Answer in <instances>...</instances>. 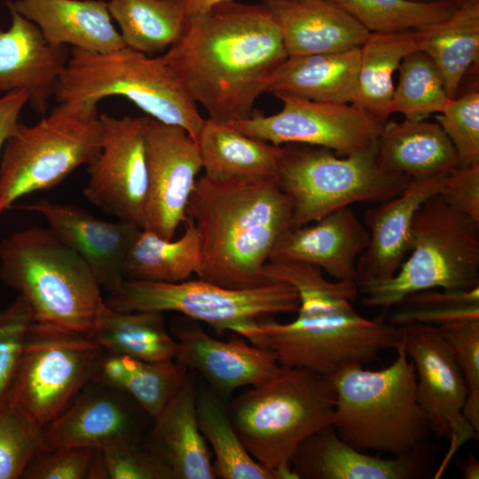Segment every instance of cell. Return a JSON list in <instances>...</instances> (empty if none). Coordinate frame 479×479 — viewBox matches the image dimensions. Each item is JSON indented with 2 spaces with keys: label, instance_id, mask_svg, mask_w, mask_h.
<instances>
[{
  "label": "cell",
  "instance_id": "obj_1",
  "mask_svg": "<svg viewBox=\"0 0 479 479\" xmlns=\"http://www.w3.org/2000/svg\"><path fill=\"white\" fill-rule=\"evenodd\" d=\"M161 57L209 119L232 122L255 114V101L287 53L263 4L229 1L187 18Z\"/></svg>",
  "mask_w": 479,
  "mask_h": 479
},
{
  "label": "cell",
  "instance_id": "obj_2",
  "mask_svg": "<svg viewBox=\"0 0 479 479\" xmlns=\"http://www.w3.org/2000/svg\"><path fill=\"white\" fill-rule=\"evenodd\" d=\"M263 275L268 281L288 282L299 295L294 320L263 319L244 336L271 351L280 366L302 367L330 378L396 348L397 326L364 318L353 307L356 282L330 281L320 268L288 260L268 261Z\"/></svg>",
  "mask_w": 479,
  "mask_h": 479
},
{
  "label": "cell",
  "instance_id": "obj_3",
  "mask_svg": "<svg viewBox=\"0 0 479 479\" xmlns=\"http://www.w3.org/2000/svg\"><path fill=\"white\" fill-rule=\"evenodd\" d=\"M200 235L199 279L232 289L267 281L264 266L291 228L292 208L276 178L197 179L186 209Z\"/></svg>",
  "mask_w": 479,
  "mask_h": 479
},
{
  "label": "cell",
  "instance_id": "obj_4",
  "mask_svg": "<svg viewBox=\"0 0 479 479\" xmlns=\"http://www.w3.org/2000/svg\"><path fill=\"white\" fill-rule=\"evenodd\" d=\"M0 279L27 300L42 325L89 337L107 308L89 264L50 227L1 240Z\"/></svg>",
  "mask_w": 479,
  "mask_h": 479
},
{
  "label": "cell",
  "instance_id": "obj_5",
  "mask_svg": "<svg viewBox=\"0 0 479 479\" xmlns=\"http://www.w3.org/2000/svg\"><path fill=\"white\" fill-rule=\"evenodd\" d=\"M386 368H345L330 377L335 392L332 426L338 436L361 452L401 456L423 447L430 425L416 393V376L404 341Z\"/></svg>",
  "mask_w": 479,
  "mask_h": 479
},
{
  "label": "cell",
  "instance_id": "obj_6",
  "mask_svg": "<svg viewBox=\"0 0 479 479\" xmlns=\"http://www.w3.org/2000/svg\"><path fill=\"white\" fill-rule=\"evenodd\" d=\"M335 392L329 377L302 367H282L227 405L249 454L276 479H296L292 459L310 436L332 425Z\"/></svg>",
  "mask_w": 479,
  "mask_h": 479
},
{
  "label": "cell",
  "instance_id": "obj_7",
  "mask_svg": "<svg viewBox=\"0 0 479 479\" xmlns=\"http://www.w3.org/2000/svg\"><path fill=\"white\" fill-rule=\"evenodd\" d=\"M113 96L184 129L195 141L205 122L161 56L152 58L128 47L104 53L71 48L55 95L58 103L98 106Z\"/></svg>",
  "mask_w": 479,
  "mask_h": 479
},
{
  "label": "cell",
  "instance_id": "obj_8",
  "mask_svg": "<svg viewBox=\"0 0 479 479\" xmlns=\"http://www.w3.org/2000/svg\"><path fill=\"white\" fill-rule=\"evenodd\" d=\"M479 286V224L449 206L439 193L414 215L411 248L397 273L360 292L371 308H390L406 295Z\"/></svg>",
  "mask_w": 479,
  "mask_h": 479
},
{
  "label": "cell",
  "instance_id": "obj_9",
  "mask_svg": "<svg viewBox=\"0 0 479 479\" xmlns=\"http://www.w3.org/2000/svg\"><path fill=\"white\" fill-rule=\"evenodd\" d=\"M411 180L381 166L377 145L357 154L338 156L321 146L286 144L276 174L279 187L291 202V228L355 203L376 204L393 198Z\"/></svg>",
  "mask_w": 479,
  "mask_h": 479
},
{
  "label": "cell",
  "instance_id": "obj_10",
  "mask_svg": "<svg viewBox=\"0 0 479 479\" xmlns=\"http://www.w3.org/2000/svg\"><path fill=\"white\" fill-rule=\"evenodd\" d=\"M98 106L59 103L34 125L20 122L0 162V214L21 197L47 191L98 153L102 124Z\"/></svg>",
  "mask_w": 479,
  "mask_h": 479
},
{
  "label": "cell",
  "instance_id": "obj_11",
  "mask_svg": "<svg viewBox=\"0 0 479 479\" xmlns=\"http://www.w3.org/2000/svg\"><path fill=\"white\" fill-rule=\"evenodd\" d=\"M105 302L119 312H178L207 323L220 334L230 331L244 337L262 319L295 313L299 295L286 281L232 289L200 279L177 283L124 279Z\"/></svg>",
  "mask_w": 479,
  "mask_h": 479
},
{
  "label": "cell",
  "instance_id": "obj_12",
  "mask_svg": "<svg viewBox=\"0 0 479 479\" xmlns=\"http://www.w3.org/2000/svg\"><path fill=\"white\" fill-rule=\"evenodd\" d=\"M105 351L86 335L35 322L7 403L44 427L93 379Z\"/></svg>",
  "mask_w": 479,
  "mask_h": 479
},
{
  "label": "cell",
  "instance_id": "obj_13",
  "mask_svg": "<svg viewBox=\"0 0 479 479\" xmlns=\"http://www.w3.org/2000/svg\"><path fill=\"white\" fill-rule=\"evenodd\" d=\"M282 103L271 115L259 112L245 120L229 122L254 138L275 145L303 144L328 148L338 156H349L374 147L383 124L352 104L310 100L274 93Z\"/></svg>",
  "mask_w": 479,
  "mask_h": 479
},
{
  "label": "cell",
  "instance_id": "obj_14",
  "mask_svg": "<svg viewBox=\"0 0 479 479\" xmlns=\"http://www.w3.org/2000/svg\"><path fill=\"white\" fill-rule=\"evenodd\" d=\"M397 327L414 366L417 397L431 433L450 439L443 468L462 444L478 438V432L462 412L467 389L453 350L439 326L409 324Z\"/></svg>",
  "mask_w": 479,
  "mask_h": 479
},
{
  "label": "cell",
  "instance_id": "obj_15",
  "mask_svg": "<svg viewBox=\"0 0 479 479\" xmlns=\"http://www.w3.org/2000/svg\"><path fill=\"white\" fill-rule=\"evenodd\" d=\"M99 117L101 147L87 165L83 196L106 214L143 230L147 189L143 117Z\"/></svg>",
  "mask_w": 479,
  "mask_h": 479
},
{
  "label": "cell",
  "instance_id": "obj_16",
  "mask_svg": "<svg viewBox=\"0 0 479 479\" xmlns=\"http://www.w3.org/2000/svg\"><path fill=\"white\" fill-rule=\"evenodd\" d=\"M147 189L143 230L174 239L202 169L197 143L182 128L143 116Z\"/></svg>",
  "mask_w": 479,
  "mask_h": 479
},
{
  "label": "cell",
  "instance_id": "obj_17",
  "mask_svg": "<svg viewBox=\"0 0 479 479\" xmlns=\"http://www.w3.org/2000/svg\"><path fill=\"white\" fill-rule=\"evenodd\" d=\"M153 419L122 391L91 380L43 427L45 450L66 446L101 448L121 439L145 437Z\"/></svg>",
  "mask_w": 479,
  "mask_h": 479
},
{
  "label": "cell",
  "instance_id": "obj_18",
  "mask_svg": "<svg viewBox=\"0 0 479 479\" xmlns=\"http://www.w3.org/2000/svg\"><path fill=\"white\" fill-rule=\"evenodd\" d=\"M172 334L178 343L175 360L198 372L222 398L239 388L263 384L281 369L271 351L237 334L224 342L196 325L177 321Z\"/></svg>",
  "mask_w": 479,
  "mask_h": 479
},
{
  "label": "cell",
  "instance_id": "obj_19",
  "mask_svg": "<svg viewBox=\"0 0 479 479\" xmlns=\"http://www.w3.org/2000/svg\"><path fill=\"white\" fill-rule=\"evenodd\" d=\"M448 175L411 180L398 195L376 203L364 216L369 242L359 256L355 282L361 291L392 278L411 248L412 224L418 208L443 189Z\"/></svg>",
  "mask_w": 479,
  "mask_h": 479
},
{
  "label": "cell",
  "instance_id": "obj_20",
  "mask_svg": "<svg viewBox=\"0 0 479 479\" xmlns=\"http://www.w3.org/2000/svg\"><path fill=\"white\" fill-rule=\"evenodd\" d=\"M23 208L44 217L49 227L89 264L107 294L120 287L126 257L140 227L118 219L101 220L77 206L49 200Z\"/></svg>",
  "mask_w": 479,
  "mask_h": 479
},
{
  "label": "cell",
  "instance_id": "obj_21",
  "mask_svg": "<svg viewBox=\"0 0 479 479\" xmlns=\"http://www.w3.org/2000/svg\"><path fill=\"white\" fill-rule=\"evenodd\" d=\"M9 11L11 26L0 31V94L25 90L32 109L44 114L56 95L70 51L68 46L48 43L35 24Z\"/></svg>",
  "mask_w": 479,
  "mask_h": 479
},
{
  "label": "cell",
  "instance_id": "obj_22",
  "mask_svg": "<svg viewBox=\"0 0 479 479\" xmlns=\"http://www.w3.org/2000/svg\"><path fill=\"white\" fill-rule=\"evenodd\" d=\"M368 242L366 226L349 206L290 228L276 244L270 260L310 263L335 280L355 282L357 263Z\"/></svg>",
  "mask_w": 479,
  "mask_h": 479
},
{
  "label": "cell",
  "instance_id": "obj_23",
  "mask_svg": "<svg viewBox=\"0 0 479 479\" xmlns=\"http://www.w3.org/2000/svg\"><path fill=\"white\" fill-rule=\"evenodd\" d=\"M291 467L296 479H414L427 469L421 448L391 458L369 455L342 441L332 425L299 445Z\"/></svg>",
  "mask_w": 479,
  "mask_h": 479
},
{
  "label": "cell",
  "instance_id": "obj_24",
  "mask_svg": "<svg viewBox=\"0 0 479 479\" xmlns=\"http://www.w3.org/2000/svg\"><path fill=\"white\" fill-rule=\"evenodd\" d=\"M282 35L287 57L360 47L369 32L329 0H263Z\"/></svg>",
  "mask_w": 479,
  "mask_h": 479
},
{
  "label": "cell",
  "instance_id": "obj_25",
  "mask_svg": "<svg viewBox=\"0 0 479 479\" xmlns=\"http://www.w3.org/2000/svg\"><path fill=\"white\" fill-rule=\"evenodd\" d=\"M197 384L188 373L169 404L151 423L145 440L171 479H215L212 452L199 428Z\"/></svg>",
  "mask_w": 479,
  "mask_h": 479
},
{
  "label": "cell",
  "instance_id": "obj_26",
  "mask_svg": "<svg viewBox=\"0 0 479 479\" xmlns=\"http://www.w3.org/2000/svg\"><path fill=\"white\" fill-rule=\"evenodd\" d=\"M7 5L35 24L51 45L102 53L126 47L104 1L15 0Z\"/></svg>",
  "mask_w": 479,
  "mask_h": 479
},
{
  "label": "cell",
  "instance_id": "obj_27",
  "mask_svg": "<svg viewBox=\"0 0 479 479\" xmlns=\"http://www.w3.org/2000/svg\"><path fill=\"white\" fill-rule=\"evenodd\" d=\"M378 159L388 172L412 180L448 175L457 167L456 150L436 122H386L377 143Z\"/></svg>",
  "mask_w": 479,
  "mask_h": 479
},
{
  "label": "cell",
  "instance_id": "obj_28",
  "mask_svg": "<svg viewBox=\"0 0 479 479\" xmlns=\"http://www.w3.org/2000/svg\"><path fill=\"white\" fill-rule=\"evenodd\" d=\"M359 59L360 47L287 57L270 77L265 92L351 104L357 90Z\"/></svg>",
  "mask_w": 479,
  "mask_h": 479
},
{
  "label": "cell",
  "instance_id": "obj_29",
  "mask_svg": "<svg viewBox=\"0 0 479 479\" xmlns=\"http://www.w3.org/2000/svg\"><path fill=\"white\" fill-rule=\"evenodd\" d=\"M195 142L204 175L212 179L276 178L282 145L251 137L229 122L209 118Z\"/></svg>",
  "mask_w": 479,
  "mask_h": 479
},
{
  "label": "cell",
  "instance_id": "obj_30",
  "mask_svg": "<svg viewBox=\"0 0 479 479\" xmlns=\"http://www.w3.org/2000/svg\"><path fill=\"white\" fill-rule=\"evenodd\" d=\"M420 35L421 31L369 33L360 46L354 106L380 123L387 122L395 90L393 75L406 55L420 50Z\"/></svg>",
  "mask_w": 479,
  "mask_h": 479
},
{
  "label": "cell",
  "instance_id": "obj_31",
  "mask_svg": "<svg viewBox=\"0 0 479 479\" xmlns=\"http://www.w3.org/2000/svg\"><path fill=\"white\" fill-rule=\"evenodd\" d=\"M188 370L176 360L151 362L105 351L92 380L131 397L153 420L184 382Z\"/></svg>",
  "mask_w": 479,
  "mask_h": 479
},
{
  "label": "cell",
  "instance_id": "obj_32",
  "mask_svg": "<svg viewBox=\"0 0 479 479\" xmlns=\"http://www.w3.org/2000/svg\"><path fill=\"white\" fill-rule=\"evenodd\" d=\"M420 50L439 69L448 97H457L461 82L479 58V0H462L453 12L421 31Z\"/></svg>",
  "mask_w": 479,
  "mask_h": 479
},
{
  "label": "cell",
  "instance_id": "obj_33",
  "mask_svg": "<svg viewBox=\"0 0 479 479\" xmlns=\"http://www.w3.org/2000/svg\"><path fill=\"white\" fill-rule=\"evenodd\" d=\"M89 338L106 351L151 362L175 360L178 350L160 311L119 312L107 306Z\"/></svg>",
  "mask_w": 479,
  "mask_h": 479
},
{
  "label": "cell",
  "instance_id": "obj_34",
  "mask_svg": "<svg viewBox=\"0 0 479 479\" xmlns=\"http://www.w3.org/2000/svg\"><path fill=\"white\" fill-rule=\"evenodd\" d=\"M184 234L167 240L141 230L124 263L125 279L177 283L188 279L200 266L197 228L187 217Z\"/></svg>",
  "mask_w": 479,
  "mask_h": 479
},
{
  "label": "cell",
  "instance_id": "obj_35",
  "mask_svg": "<svg viewBox=\"0 0 479 479\" xmlns=\"http://www.w3.org/2000/svg\"><path fill=\"white\" fill-rule=\"evenodd\" d=\"M107 7L126 47L146 55L172 46L187 19L181 0H109Z\"/></svg>",
  "mask_w": 479,
  "mask_h": 479
},
{
  "label": "cell",
  "instance_id": "obj_36",
  "mask_svg": "<svg viewBox=\"0 0 479 479\" xmlns=\"http://www.w3.org/2000/svg\"><path fill=\"white\" fill-rule=\"evenodd\" d=\"M196 411L199 428L214 454L216 478L276 479L247 451L231 420L227 405L211 389L197 388Z\"/></svg>",
  "mask_w": 479,
  "mask_h": 479
},
{
  "label": "cell",
  "instance_id": "obj_37",
  "mask_svg": "<svg viewBox=\"0 0 479 479\" xmlns=\"http://www.w3.org/2000/svg\"><path fill=\"white\" fill-rule=\"evenodd\" d=\"M369 33L428 29L448 18L459 2L451 0H329Z\"/></svg>",
  "mask_w": 479,
  "mask_h": 479
},
{
  "label": "cell",
  "instance_id": "obj_38",
  "mask_svg": "<svg viewBox=\"0 0 479 479\" xmlns=\"http://www.w3.org/2000/svg\"><path fill=\"white\" fill-rule=\"evenodd\" d=\"M398 71L390 114L399 113L405 119L422 120L441 113L451 100L439 69L424 51L416 50L406 55Z\"/></svg>",
  "mask_w": 479,
  "mask_h": 479
},
{
  "label": "cell",
  "instance_id": "obj_39",
  "mask_svg": "<svg viewBox=\"0 0 479 479\" xmlns=\"http://www.w3.org/2000/svg\"><path fill=\"white\" fill-rule=\"evenodd\" d=\"M390 323L444 326L459 321L479 320V286L468 290L438 288L410 294L393 306Z\"/></svg>",
  "mask_w": 479,
  "mask_h": 479
},
{
  "label": "cell",
  "instance_id": "obj_40",
  "mask_svg": "<svg viewBox=\"0 0 479 479\" xmlns=\"http://www.w3.org/2000/svg\"><path fill=\"white\" fill-rule=\"evenodd\" d=\"M43 427L7 403L0 409V479H20L31 460L45 451Z\"/></svg>",
  "mask_w": 479,
  "mask_h": 479
},
{
  "label": "cell",
  "instance_id": "obj_41",
  "mask_svg": "<svg viewBox=\"0 0 479 479\" xmlns=\"http://www.w3.org/2000/svg\"><path fill=\"white\" fill-rule=\"evenodd\" d=\"M35 322L30 305L20 294L6 309L0 310V409L8 402L22 354Z\"/></svg>",
  "mask_w": 479,
  "mask_h": 479
},
{
  "label": "cell",
  "instance_id": "obj_42",
  "mask_svg": "<svg viewBox=\"0 0 479 479\" xmlns=\"http://www.w3.org/2000/svg\"><path fill=\"white\" fill-rule=\"evenodd\" d=\"M452 143L459 167L479 164V90L474 88L460 97L451 99L436 115Z\"/></svg>",
  "mask_w": 479,
  "mask_h": 479
},
{
  "label": "cell",
  "instance_id": "obj_43",
  "mask_svg": "<svg viewBox=\"0 0 479 479\" xmlns=\"http://www.w3.org/2000/svg\"><path fill=\"white\" fill-rule=\"evenodd\" d=\"M439 327L453 350L467 389L463 415L479 432V320L454 322Z\"/></svg>",
  "mask_w": 479,
  "mask_h": 479
},
{
  "label": "cell",
  "instance_id": "obj_44",
  "mask_svg": "<svg viewBox=\"0 0 479 479\" xmlns=\"http://www.w3.org/2000/svg\"><path fill=\"white\" fill-rule=\"evenodd\" d=\"M100 450L110 479H171L145 437L116 440Z\"/></svg>",
  "mask_w": 479,
  "mask_h": 479
},
{
  "label": "cell",
  "instance_id": "obj_45",
  "mask_svg": "<svg viewBox=\"0 0 479 479\" xmlns=\"http://www.w3.org/2000/svg\"><path fill=\"white\" fill-rule=\"evenodd\" d=\"M93 447L66 446L45 450L26 467L22 479H87Z\"/></svg>",
  "mask_w": 479,
  "mask_h": 479
},
{
  "label": "cell",
  "instance_id": "obj_46",
  "mask_svg": "<svg viewBox=\"0 0 479 479\" xmlns=\"http://www.w3.org/2000/svg\"><path fill=\"white\" fill-rule=\"evenodd\" d=\"M439 194L449 206L479 224V164L450 172Z\"/></svg>",
  "mask_w": 479,
  "mask_h": 479
},
{
  "label": "cell",
  "instance_id": "obj_47",
  "mask_svg": "<svg viewBox=\"0 0 479 479\" xmlns=\"http://www.w3.org/2000/svg\"><path fill=\"white\" fill-rule=\"evenodd\" d=\"M28 102L25 90H14L0 96V153L7 139L14 134L20 122V115Z\"/></svg>",
  "mask_w": 479,
  "mask_h": 479
},
{
  "label": "cell",
  "instance_id": "obj_48",
  "mask_svg": "<svg viewBox=\"0 0 479 479\" xmlns=\"http://www.w3.org/2000/svg\"><path fill=\"white\" fill-rule=\"evenodd\" d=\"M186 18L198 16L212 7L233 0H181Z\"/></svg>",
  "mask_w": 479,
  "mask_h": 479
},
{
  "label": "cell",
  "instance_id": "obj_49",
  "mask_svg": "<svg viewBox=\"0 0 479 479\" xmlns=\"http://www.w3.org/2000/svg\"><path fill=\"white\" fill-rule=\"evenodd\" d=\"M462 477L465 479L479 478V462L473 455L467 457L459 467Z\"/></svg>",
  "mask_w": 479,
  "mask_h": 479
},
{
  "label": "cell",
  "instance_id": "obj_50",
  "mask_svg": "<svg viewBox=\"0 0 479 479\" xmlns=\"http://www.w3.org/2000/svg\"><path fill=\"white\" fill-rule=\"evenodd\" d=\"M415 1H438V0H415ZM451 1L460 2L462 0H451Z\"/></svg>",
  "mask_w": 479,
  "mask_h": 479
}]
</instances>
